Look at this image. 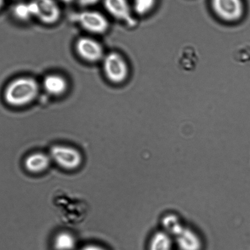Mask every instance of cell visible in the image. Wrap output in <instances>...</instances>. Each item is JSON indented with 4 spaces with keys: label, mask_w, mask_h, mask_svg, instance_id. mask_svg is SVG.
<instances>
[{
    "label": "cell",
    "mask_w": 250,
    "mask_h": 250,
    "mask_svg": "<svg viewBox=\"0 0 250 250\" xmlns=\"http://www.w3.org/2000/svg\"><path fill=\"white\" fill-rule=\"evenodd\" d=\"M40 93V85L35 79L20 77L7 84L4 89V103L12 107L19 108L35 101Z\"/></svg>",
    "instance_id": "6da1fadb"
},
{
    "label": "cell",
    "mask_w": 250,
    "mask_h": 250,
    "mask_svg": "<svg viewBox=\"0 0 250 250\" xmlns=\"http://www.w3.org/2000/svg\"><path fill=\"white\" fill-rule=\"evenodd\" d=\"M48 154L52 162L68 171L77 170L83 161L82 153L76 148L67 145H54L51 147Z\"/></svg>",
    "instance_id": "7a4b0ae2"
},
{
    "label": "cell",
    "mask_w": 250,
    "mask_h": 250,
    "mask_svg": "<svg viewBox=\"0 0 250 250\" xmlns=\"http://www.w3.org/2000/svg\"><path fill=\"white\" fill-rule=\"evenodd\" d=\"M71 19L83 30L95 35H103L108 30L107 19L98 11L84 10L73 14Z\"/></svg>",
    "instance_id": "3957f363"
},
{
    "label": "cell",
    "mask_w": 250,
    "mask_h": 250,
    "mask_svg": "<svg viewBox=\"0 0 250 250\" xmlns=\"http://www.w3.org/2000/svg\"><path fill=\"white\" fill-rule=\"evenodd\" d=\"M104 74L113 83H122L127 79L128 67L127 62L120 53L112 52L105 55L103 60Z\"/></svg>",
    "instance_id": "277c9868"
},
{
    "label": "cell",
    "mask_w": 250,
    "mask_h": 250,
    "mask_svg": "<svg viewBox=\"0 0 250 250\" xmlns=\"http://www.w3.org/2000/svg\"><path fill=\"white\" fill-rule=\"evenodd\" d=\"M211 6L216 15L228 22L239 21L244 15L242 0H211Z\"/></svg>",
    "instance_id": "5b68a950"
},
{
    "label": "cell",
    "mask_w": 250,
    "mask_h": 250,
    "mask_svg": "<svg viewBox=\"0 0 250 250\" xmlns=\"http://www.w3.org/2000/svg\"><path fill=\"white\" fill-rule=\"evenodd\" d=\"M75 50L80 58L89 62H101L105 55L101 43L88 37L79 38L75 43Z\"/></svg>",
    "instance_id": "8992f818"
},
{
    "label": "cell",
    "mask_w": 250,
    "mask_h": 250,
    "mask_svg": "<svg viewBox=\"0 0 250 250\" xmlns=\"http://www.w3.org/2000/svg\"><path fill=\"white\" fill-rule=\"evenodd\" d=\"M104 6L116 20L123 21L130 27L136 25L137 22L127 0H104Z\"/></svg>",
    "instance_id": "52a82bcc"
},
{
    "label": "cell",
    "mask_w": 250,
    "mask_h": 250,
    "mask_svg": "<svg viewBox=\"0 0 250 250\" xmlns=\"http://www.w3.org/2000/svg\"><path fill=\"white\" fill-rule=\"evenodd\" d=\"M36 4V16L41 22L53 25L60 20L62 12L55 0H34Z\"/></svg>",
    "instance_id": "ba28073f"
},
{
    "label": "cell",
    "mask_w": 250,
    "mask_h": 250,
    "mask_svg": "<svg viewBox=\"0 0 250 250\" xmlns=\"http://www.w3.org/2000/svg\"><path fill=\"white\" fill-rule=\"evenodd\" d=\"M174 244L179 250H201L203 242L196 230L184 226L180 231L173 237Z\"/></svg>",
    "instance_id": "9c48e42d"
},
{
    "label": "cell",
    "mask_w": 250,
    "mask_h": 250,
    "mask_svg": "<svg viewBox=\"0 0 250 250\" xmlns=\"http://www.w3.org/2000/svg\"><path fill=\"white\" fill-rule=\"evenodd\" d=\"M49 154L42 152H36L28 155L24 160V167L31 174L44 173L52 164Z\"/></svg>",
    "instance_id": "30bf717a"
},
{
    "label": "cell",
    "mask_w": 250,
    "mask_h": 250,
    "mask_svg": "<svg viewBox=\"0 0 250 250\" xmlns=\"http://www.w3.org/2000/svg\"><path fill=\"white\" fill-rule=\"evenodd\" d=\"M68 84L66 79L62 75L49 74L43 80V88L50 95L60 96L67 91Z\"/></svg>",
    "instance_id": "8fae6325"
},
{
    "label": "cell",
    "mask_w": 250,
    "mask_h": 250,
    "mask_svg": "<svg viewBox=\"0 0 250 250\" xmlns=\"http://www.w3.org/2000/svg\"><path fill=\"white\" fill-rule=\"evenodd\" d=\"M174 245L173 238L162 229L152 234L149 242V250H172Z\"/></svg>",
    "instance_id": "7c38bea8"
},
{
    "label": "cell",
    "mask_w": 250,
    "mask_h": 250,
    "mask_svg": "<svg viewBox=\"0 0 250 250\" xmlns=\"http://www.w3.org/2000/svg\"><path fill=\"white\" fill-rule=\"evenodd\" d=\"M161 225L162 229L173 238L186 225L176 213H168L163 216Z\"/></svg>",
    "instance_id": "4fadbf2b"
},
{
    "label": "cell",
    "mask_w": 250,
    "mask_h": 250,
    "mask_svg": "<svg viewBox=\"0 0 250 250\" xmlns=\"http://www.w3.org/2000/svg\"><path fill=\"white\" fill-rule=\"evenodd\" d=\"M55 250H74L77 245L76 239L71 233L61 232L53 240Z\"/></svg>",
    "instance_id": "5bb4252c"
},
{
    "label": "cell",
    "mask_w": 250,
    "mask_h": 250,
    "mask_svg": "<svg viewBox=\"0 0 250 250\" xmlns=\"http://www.w3.org/2000/svg\"><path fill=\"white\" fill-rule=\"evenodd\" d=\"M12 14L16 19L22 21L30 20L34 18L30 2L17 3L12 9Z\"/></svg>",
    "instance_id": "9a60e30c"
},
{
    "label": "cell",
    "mask_w": 250,
    "mask_h": 250,
    "mask_svg": "<svg viewBox=\"0 0 250 250\" xmlns=\"http://www.w3.org/2000/svg\"><path fill=\"white\" fill-rule=\"evenodd\" d=\"M156 0H134L133 8L138 15L144 16L154 8Z\"/></svg>",
    "instance_id": "2e32d148"
},
{
    "label": "cell",
    "mask_w": 250,
    "mask_h": 250,
    "mask_svg": "<svg viewBox=\"0 0 250 250\" xmlns=\"http://www.w3.org/2000/svg\"><path fill=\"white\" fill-rule=\"evenodd\" d=\"M101 0H77L79 6L83 8H88L98 4Z\"/></svg>",
    "instance_id": "e0dca14e"
},
{
    "label": "cell",
    "mask_w": 250,
    "mask_h": 250,
    "mask_svg": "<svg viewBox=\"0 0 250 250\" xmlns=\"http://www.w3.org/2000/svg\"><path fill=\"white\" fill-rule=\"evenodd\" d=\"M79 250H107L101 245L96 244H88L83 247Z\"/></svg>",
    "instance_id": "ac0fdd59"
},
{
    "label": "cell",
    "mask_w": 250,
    "mask_h": 250,
    "mask_svg": "<svg viewBox=\"0 0 250 250\" xmlns=\"http://www.w3.org/2000/svg\"><path fill=\"white\" fill-rule=\"evenodd\" d=\"M4 4H5V0H0V11L3 9Z\"/></svg>",
    "instance_id": "d6986e66"
},
{
    "label": "cell",
    "mask_w": 250,
    "mask_h": 250,
    "mask_svg": "<svg viewBox=\"0 0 250 250\" xmlns=\"http://www.w3.org/2000/svg\"><path fill=\"white\" fill-rule=\"evenodd\" d=\"M60 1L65 4H69L72 3V2L74 1L75 0H60Z\"/></svg>",
    "instance_id": "ffe728a7"
}]
</instances>
